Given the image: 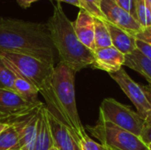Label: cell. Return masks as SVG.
<instances>
[{
	"label": "cell",
	"mask_w": 151,
	"mask_h": 150,
	"mask_svg": "<svg viewBox=\"0 0 151 150\" xmlns=\"http://www.w3.org/2000/svg\"><path fill=\"white\" fill-rule=\"evenodd\" d=\"M0 51L15 52L55 65L57 51L47 24L0 18Z\"/></svg>",
	"instance_id": "cell-1"
},
{
	"label": "cell",
	"mask_w": 151,
	"mask_h": 150,
	"mask_svg": "<svg viewBox=\"0 0 151 150\" xmlns=\"http://www.w3.org/2000/svg\"><path fill=\"white\" fill-rule=\"evenodd\" d=\"M75 73L70 67L59 62L54 67L50 88L41 94L48 111L66 126L79 141L87 133L81 124L76 105Z\"/></svg>",
	"instance_id": "cell-2"
},
{
	"label": "cell",
	"mask_w": 151,
	"mask_h": 150,
	"mask_svg": "<svg viewBox=\"0 0 151 150\" xmlns=\"http://www.w3.org/2000/svg\"><path fill=\"white\" fill-rule=\"evenodd\" d=\"M46 24L60 62L75 72L92 66L94 52L79 40L73 23L65 15L60 2L54 4L52 15Z\"/></svg>",
	"instance_id": "cell-3"
},
{
	"label": "cell",
	"mask_w": 151,
	"mask_h": 150,
	"mask_svg": "<svg viewBox=\"0 0 151 150\" xmlns=\"http://www.w3.org/2000/svg\"><path fill=\"white\" fill-rule=\"evenodd\" d=\"M0 57L11 63L39 90L40 94L50 88L55 65L34 57L15 52L0 51Z\"/></svg>",
	"instance_id": "cell-4"
},
{
	"label": "cell",
	"mask_w": 151,
	"mask_h": 150,
	"mask_svg": "<svg viewBox=\"0 0 151 150\" xmlns=\"http://www.w3.org/2000/svg\"><path fill=\"white\" fill-rule=\"evenodd\" d=\"M88 133L111 150H149L139 136L112 123L98 119L96 125L87 126Z\"/></svg>",
	"instance_id": "cell-5"
},
{
	"label": "cell",
	"mask_w": 151,
	"mask_h": 150,
	"mask_svg": "<svg viewBox=\"0 0 151 150\" xmlns=\"http://www.w3.org/2000/svg\"><path fill=\"white\" fill-rule=\"evenodd\" d=\"M140 136L146 122L135 111L113 98L104 99L99 108V118Z\"/></svg>",
	"instance_id": "cell-6"
},
{
	"label": "cell",
	"mask_w": 151,
	"mask_h": 150,
	"mask_svg": "<svg viewBox=\"0 0 151 150\" xmlns=\"http://www.w3.org/2000/svg\"><path fill=\"white\" fill-rule=\"evenodd\" d=\"M110 76L131 100L136 108V112L146 122L151 113V106L143 88L132 80L123 68L115 73H111Z\"/></svg>",
	"instance_id": "cell-7"
},
{
	"label": "cell",
	"mask_w": 151,
	"mask_h": 150,
	"mask_svg": "<svg viewBox=\"0 0 151 150\" xmlns=\"http://www.w3.org/2000/svg\"><path fill=\"white\" fill-rule=\"evenodd\" d=\"M43 103L27 101L13 90L0 88V121L7 123L9 120L26 115Z\"/></svg>",
	"instance_id": "cell-8"
},
{
	"label": "cell",
	"mask_w": 151,
	"mask_h": 150,
	"mask_svg": "<svg viewBox=\"0 0 151 150\" xmlns=\"http://www.w3.org/2000/svg\"><path fill=\"white\" fill-rule=\"evenodd\" d=\"M100 9L104 20L124 29L134 36L142 29L138 20L119 6L116 0H101Z\"/></svg>",
	"instance_id": "cell-9"
},
{
	"label": "cell",
	"mask_w": 151,
	"mask_h": 150,
	"mask_svg": "<svg viewBox=\"0 0 151 150\" xmlns=\"http://www.w3.org/2000/svg\"><path fill=\"white\" fill-rule=\"evenodd\" d=\"M41 107L26 115L11 119L7 122V124L12 126L18 132L20 150H34L35 149Z\"/></svg>",
	"instance_id": "cell-10"
},
{
	"label": "cell",
	"mask_w": 151,
	"mask_h": 150,
	"mask_svg": "<svg viewBox=\"0 0 151 150\" xmlns=\"http://www.w3.org/2000/svg\"><path fill=\"white\" fill-rule=\"evenodd\" d=\"M126 55L113 46L96 49L94 51V63L91 67L111 73H115L122 69L125 65Z\"/></svg>",
	"instance_id": "cell-11"
},
{
	"label": "cell",
	"mask_w": 151,
	"mask_h": 150,
	"mask_svg": "<svg viewBox=\"0 0 151 150\" xmlns=\"http://www.w3.org/2000/svg\"><path fill=\"white\" fill-rule=\"evenodd\" d=\"M47 115L54 147L58 150H81L78 140L71 130L54 117L49 111Z\"/></svg>",
	"instance_id": "cell-12"
},
{
	"label": "cell",
	"mask_w": 151,
	"mask_h": 150,
	"mask_svg": "<svg viewBox=\"0 0 151 150\" xmlns=\"http://www.w3.org/2000/svg\"><path fill=\"white\" fill-rule=\"evenodd\" d=\"M73 23L79 40L83 45L94 52L96 50L94 16L86 10L80 9L77 18Z\"/></svg>",
	"instance_id": "cell-13"
},
{
	"label": "cell",
	"mask_w": 151,
	"mask_h": 150,
	"mask_svg": "<svg viewBox=\"0 0 151 150\" xmlns=\"http://www.w3.org/2000/svg\"><path fill=\"white\" fill-rule=\"evenodd\" d=\"M104 22L109 30L111 43L114 48L124 55L130 54L136 50V38L133 34L106 20Z\"/></svg>",
	"instance_id": "cell-14"
},
{
	"label": "cell",
	"mask_w": 151,
	"mask_h": 150,
	"mask_svg": "<svg viewBox=\"0 0 151 150\" xmlns=\"http://www.w3.org/2000/svg\"><path fill=\"white\" fill-rule=\"evenodd\" d=\"M4 61L12 72L13 86H14L15 92L19 94L20 96H22L24 99H26L27 101H29L31 103H39L40 102L38 100L39 90L28 80H27L11 63H9L5 59H4Z\"/></svg>",
	"instance_id": "cell-15"
},
{
	"label": "cell",
	"mask_w": 151,
	"mask_h": 150,
	"mask_svg": "<svg viewBox=\"0 0 151 150\" xmlns=\"http://www.w3.org/2000/svg\"><path fill=\"white\" fill-rule=\"evenodd\" d=\"M47 113L48 110L46 105L43 104L39 111L37 134L34 150H50L54 146Z\"/></svg>",
	"instance_id": "cell-16"
},
{
	"label": "cell",
	"mask_w": 151,
	"mask_h": 150,
	"mask_svg": "<svg viewBox=\"0 0 151 150\" xmlns=\"http://www.w3.org/2000/svg\"><path fill=\"white\" fill-rule=\"evenodd\" d=\"M125 65L142 74L151 85V60L137 49L125 56Z\"/></svg>",
	"instance_id": "cell-17"
},
{
	"label": "cell",
	"mask_w": 151,
	"mask_h": 150,
	"mask_svg": "<svg viewBox=\"0 0 151 150\" xmlns=\"http://www.w3.org/2000/svg\"><path fill=\"white\" fill-rule=\"evenodd\" d=\"M95 23V44L96 50L112 46L109 30L104 19L94 17Z\"/></svg>",
	"instance_id": "cell-18"
},
{
	"label": "cell",
	"mask_w": 151,
	"mask_h": 150,
	"mask_svg": "<svg viewBox=\"0 0 151 150\" xmlns=\"http://www.w3.org/2000/svg\"><path fill=\"white\" fill-rule=\"evenodd\" d=\"M19 148V137L18 132L12 126L0 133V150H11Z\"/></svg>",
	"instance_id": "cell-19"
},
{
	"label": "cell",
	"mask_w": 151,
	"mask_h": 150,
	"mask_svg": "<svg viewBox=\"0 0 151 150\" xmlns=\"http://www.w3.org/2000/svg\"><path fill=\"white\" fill-rule=\"evenodd\" d=\"M136 17L142 27L151 26V8L145 0H136Z\"/></svg>",
	"instance_id": "cell-20"
},
{
	"label": "cell",
	"mask_w": 151,
	"mask_h": 150,
	"mask_svg": "<svg viewBox=\"0 0 151 150\" xmlns=\"http://www.w3.org/2000/svg\"><path fill=\"white\" fill-rule=\"evenodd\" d=\"M0 88L14 90L13 75L10 68L6 65L4 59L0 57Z\"/></svg>",
	"instance_id": "cell-21"
},
{
	"label": "cell",
	"mask_w": 151,
	"mask_h": 150,
	"mask_svg": "<svg viewBox=\"0 0 151 150\" xmlns=\"http://www.w3.org/2000/svg\"><path fill=\"white\" fill-rule=\"evenodd\" d=\"M78 143L81 150H111L101 143L96 142L88 135V133L82 136L79 140Z\"/></svg>",
	"instance_id": "cell-22"
},
{
	"label": "cell",
	"mask_w": 151,
	"mask_h": 150,
	"mask_svg": "<svg viewBox=\"0 0 151 150\" xmlns=\"http://www.w3.org/2000/svg\"><path fill=\"white\" fill-rule=\"evenodd\" d=\"M83 4V9L88 11L96 18H99L102 19H104V15L100 9L101 0H81Z\"/></svg>",
	"instance_id": "cell-23"
},
{
	"label": "cell",
	"mask_w": 151,
	"mask_h": 150,
	"mask_svg": "<svg viewBox=\"0 0 151 150\" xmlns=\"http://www.w3.org/2000/svg\"><path fill=\"white\" fill-rule=\"evenodd\" d=\"M118 4L121 6L124 10L129 12L134 18L137 19L136 17V0H116Z\"/></svg>",
	"instance_id": "cell-24"
},
{
	"label": "cell",
	"mask_w": 151,
	"mask_h": 150,
	"mask_svg": "<svg viewBox=\"0 0 151 150\" xmlns=\"http://www.w3.org/2000/svg\"><path fill=\"white\" fill-rule=\"evenodd\" d=\"M134 37L137 40H141L151 45V26L147 27H142V29L139 33H137L134 35Z\"/></svg>",
	"instance_id": "cell-25"
},
{
	"label": "cell",
	"mask_w": 151,
	"mask_h": 150,
	"mask_svg": "<svg viewBox=\"0 0 151 150\" xmlns=\"http://www.w3.org/2000/svg\"><path fill=\"white\" fill-rule=\"evenodd\" d=\"M139 138L145 145L149 146L150 144H151V123L145 124Z\"/></svg>",
	"instance_id": "cell-26"
},
{
	"label": "cell",
	"mask_w": 151,
	"mask_h": 150,
	"mask_svg": "<svg viewBox=\"0 0 151 150\" xmlns=\"http://www.w3.org/2000/svg\"><path fill=\"white\" fill-rule=\"evenodd\" d=\"M136 49L151 60V45L141 40L136 39Z\"/></svg>",
	"instance_id": "cell-27"
},
{
	"label": "cell",
	"mask_w": 151,
	"mask_h": 150,
	"mask_svg": "<svg viewBox=\"0 0 151 150\" xmlns=\"http://www.w3.org/2000/svg\"><path fill=\"white\" fill-rule=\"evenodd\" d=\"M142 88H143V90L145 92V95H146V96H147V98H148V100H149V102H150L151 106V85L149 84L148 86H145V87H142ZM146 123L147 124L151 123V113L150 115V117H149V118L147 119Z\"/></svg>",
	"instance_id": "cell-28"
},
{
	"label": "cell",
	"mask_w": 151,
	"mask_h": 150,
	"mask_svg": "<svg viewBox=\"0 0 151 150\" xmlns=\"http://www.w3.org/2000/svg\"><path fill=\"white\" fill-rule=\"evenodd\" d=\"M57 2H64V3H67L70 4H73L74 6L79 7L80 9H83V4L81 0H56Z\"/></svg>",
	"instance_id": "cell-29"
},
{
	"label": "cell",
	"mask_w": 151,
	"mask_h": 150,
	"mask_svg": "<svg viewBox=\"0 0 151 150\" xmlns=\"http://www.w3.org/2000/svg\"><path fill=\"white\" fill-rule=\"evenodd\" d=\"M18 4L22 7V8H28L32 5L33 3L35 2H37L39 0H16Z\"/></svg>",
	"instance_id": "cell-30"
},
{
	"label": "cell",
	"mask_w": 151,
	"mask_h": 150,
	"mask_svg": "<svg viewBox=\"0 0 151 150\" xmlns=\"http://www.w3.org/2000/svg\"><path fill=\"white\" fill-rule=\"evenodd\" d=\"M10 125L9 124H7V123H4V122H2V121H0V133L3 131V130H4L5 128H7L8 126H9Z\"/></svg>",
	"instance_id": "cell-31"
},
{
	"label": "cell",
	"mask_w": 151,
	"mask_h": 150,
	"mask_svg": "<svg viewBox=\"0 0 151 150\" xmlns=\"http://www.w3.org/2000/svg\"><path fill=\"white\" fill-rule=\"evenodd\" d=\"M145 2L148 4V5H149V6L151 8V0H145Z\"/></svg>",
	"instance_id": "cell-32"
},
{
	"label": "cell",
	"mask_w": 151,
	"mask_h": 150,
	"mask_svg": "<svg viewBox=\"0 0 151 150\" xmlns=\"http://www.w3.org/2000/svg\"><path fill=\"white\" fill-rule=\"evenodd\" d=\"M50 150H58V149H57L56 147H54V146H53V147H52V148H51V149H50Z\"/></svg>",
	"instance_id": "cell-33"
},
{
	"label": "cell",
	"mask_w": 151,
	"mask_h": 150,
	"mask_svg": "<svg viewBox=\"0 0 151 150\" xmlns=\"http://www.w3.org/2000/svg\"><path fill=\"white\" fill-rule=\"evenodd\" d=\"M148 149H149V150H151V144H150V145L148 146Z\"/></svg>",
	"instance_id": "cell-34"
},
{
	"label": "cell",
	"mask_w": 151,
	"mask_h": 150,
	"mask_svg": "<svg viewBox=\"0 0 151 150\" xmlns=\"http://www.w3.org/2000/svg\"><path fill=\"white\" fill-rule=\"evenodd\" d=\"M11 150H20V149H11Z\"/></svg>",
	"instance_id": "cell-35"
}]
</instances>
